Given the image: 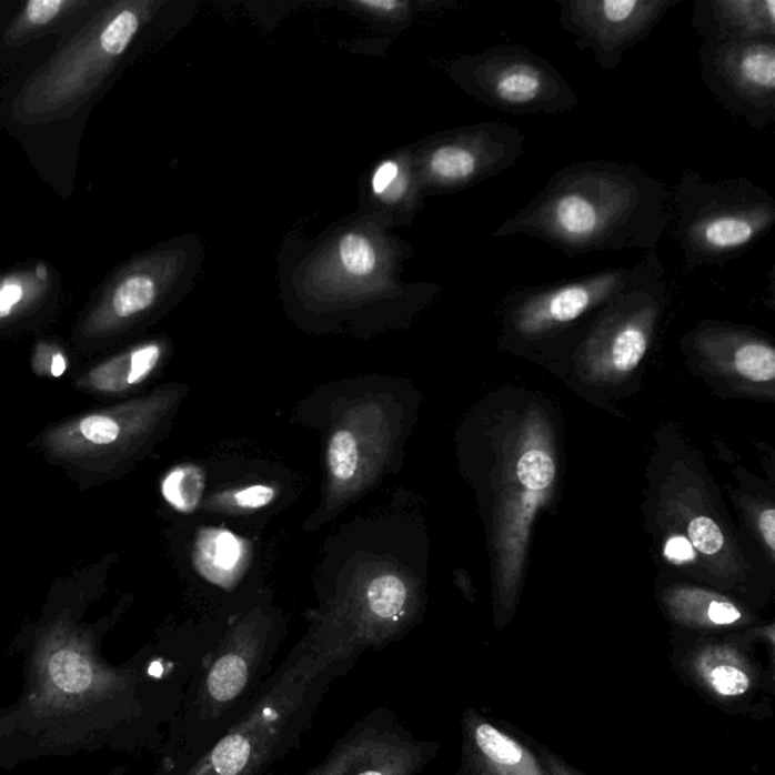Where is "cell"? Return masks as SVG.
Here are the masks:
<instances>
[{"mask_svg":"<svg viewBox=\"0 0 775 775\" xmlns=\"http://www.w3.org/2000/svg\"><path fill=\"white\" fill-rule=\"evenodd\" d=\"M177 255L160 253L128 269L79 326L85 343L102 341L123 332L155 310L178 276Z\"/></svg>","mask_w":775,"mask_h":775,"instance_id":"obj_14","label":"cell"},{"mask_svg":"<svg viewBox=\"0 0 775 775\" xmlns=\"http://www.w3.org/2000/svg\"><path fill=\"white\" fill-rule=\"evenodd\" d=\"M203 490L205 476L194 465L174 466L161 482L162 497L181 514H191L199 506Z\"/></svg>","mask_w":775,"mask_h":775,"instance_id":"obj_23","label":"cell"},{"mask_svg":"<svg viewBox=\"0 0 775 775\" xmlns=\"http://www.w3.org/2000/svg\"><path fill=\"white\" fill-rule=\"evenodd\" d=\"M339 264L350 278H370L379 265L376 245L365 233H345L339 243Z\"/></svg>","mask_w":775,"mask_h":775,"instance_id":"obj_24","label":"cell"},{"mask_svg":"<svg viewBox=\"0 0 775 775\" xmlns=\"http://www.w3.org/2000/svg\"><path fill=\"white\" fill-rule=\"evenodd\" d=\"M531 741L532 747L535 748L537 756L543 762L545 775H585L581 771L574 768L568 762L562 759L560 754L553 753L552 749L537 744L536 741Z\"/></svg>","mask_w":775,"mask_h":775,"instance_id":"obj_31","label":"cell"},{"mask_svg":"<svg viewBox=\"0 0 775 775\" xmlns=\"http://www.w3.org/2000/svg\"><path fill=\"white\" fill-rule=\"evenodd\" d=\"M355 664L310 633L274 670L255 706L173 775H272L302 745L333 683Z\"/></svg>","mask_w":775,"mask_h":775,"instance_id":"obj_2","label":"cell"},{"mask_svg":"<svg viewBox=\"0 0 775 775\" xmlns=\"http://www.w3.org/2000/svg\"><path fill=\"white\" fill-rule=\"evenodd\" d=\"M421 185L416 174L415 162L404 160H385L376 167L372 174V194L385 205L400 202L414 203L420 194Z\"/></svg>","mask_w":775,"mask_h":775,"instance_id":"obj_22","label":"cell"},{"mask_svg":"<svg viewBox=\"0 0 775 775\" xmlns=\"http://www.w3.org/2000/svg\"><path fill=\"white\" fill-rule=\"evenodd\" d=\"M358 426H344L333 433L328 447L329 477L333 490H353L364 481L370 465L372 445Z\"/></svg>","mask_w":775,"mask_h":775,"instance_id":"obj_19","label":"cell"},{"mask_svg":"<svg viewBox=\"0 0 775 775\" xmlns=\"http://www.w3.org/2000/svg\"><path fill=\"white\" fill-rule=\"evenodd\" d=\"M695 33L711 43L775 40L774 0H697Z\"/></svg>","mask_w":775,"mask_h":775,"instance_id":"obj_16","label":"cell"},{"mask_svg":"<svg viewBox=\"0 0 775 775\" xmlns=\"http://www.w3.org/2000/svg\"><path fill=\"white\" fill-rule=\"evenodd\" d=\"M519 474L523 485L533 491H540L552 485L554 476H556V469H554V462L547 453L532 450L521 457Z\"/></svg>","mask_w":775,"mask_h":775,"instance_id":"obj_25","label":"cell"},{"mask_svg":"<svg viewBox=\"0 0 775 775\" xmlns=\"http://www.w3.org/2000/svg\"><path fill=\"white\" fill-rule=\"evenodd\" d=\"M774 227V195L748 178L709 181L685 169L671 193L668 231L687 269L736 260Z\"/></svg>","mask_w":775,"mask_h":775,"instance_id":"obj_4","label":"cell"},{"mask_svg":"<svg viewBox=\"0 0 775 775\" xmlns=\"http://www.w3.org/2000/svg\"><path fill=\"white\" fill-rule=\"evenodd\" d=\"M759 529L765 543L768 544L771 552L775 548V512L773 507L762 512L759 516Z\"/></svg>","mask_w":775,"mask_h":775,"instance_id":"obj_34","label":"cell"},{"mask_svg":"<svg viewBox=\"0 0 775 775\" xmlns=\"http://www.w3.org/2000/svg\"><path fill=\"white\" fill-rule=\"evenodd\" d=\"M73 6L74 3L66 0H31L24 7L22 19H20L24 24L19 29L22 31V29L44 27L61 16L66 8Z\"/></svg>","mask_w":775,"mask_h":775,"instance_id":"obj_27","label":"cell"},{"mask_svg":"<svg viewBox=\"0 0 775 775\" xmlns=\"http://www.w3.org/2000/svg\"><path fill=\"white\" fill-rule=\"evenodd\" d=\"M453 775H545L531 741L469 707L461 715V761Z\"/></svg>","mask_w":775,"mask_h":775,"instance_id":"obj_15","label":"cell"},{"mask_svg":"<svg viewBox=\"0 0 775 775\" xmlns=\"http://www.w3.org/2000/svg\"><path fill=\"white\" fill-rule=\"evenodd\" d=\"M699 73L724 110L756 131L775 122V40L699 46Z\"/></svg>","mask_w":775,"mask_h":775,"instance_id":"obj_12","label":"cell"},{"mask_svg":"<svg viewBox=\"0 0 775 775\" xmlns=\"http://www.w3.org/2000/svg\"><path fill=\"white\" fill-rule=\"evenodd\" d=\"M682 0H560L557 23L574 37L578 50H590L603 72H614L624 56Z\"/></svg>","mask_w":775,"mask_h":775,"instance_id":"obj_13","label":"cell"},{"mask_svg":"<svg viewBox=\"0 0 775 775\" xmlns=\"http://www.w3.org/2000/svg\"><path fill=\"white\" fill-rule=\"evenodd\" d=\"M449 73L471 98L506 114L557 115L581 105V95L560 70L526 46H491L457 58Z\"/></svg>","mask_w":775,"mask_h":775,"instance_id":"obj_7","label":"cell"},{"mask_svg":"<svg viewBox=\"0 0 775 775\" xmlns=\"http://www.w3.org/2000/svg\"><path fill=\"white\" fill-rule=\"evenodd\" d=\"M149 14V3H115L27 83L16 102L20 120L43 119L89 98L127 52Z\"/></svg>","mask_w":775,"mask_h":775,"instance_id":"obj_6","label":"cell"},{"mask_svg":"<svg viewBox=\"0 0 775 775\" xmlns=\"http://www.w3.org/2000/svg\"><path fill=\"white\" fill-rule=\"evenodd\" d=\"M728 349L733 366L741 376L753 382H773L775 350L768 341L745 329L728 328Z\"/></svg>","mask_w":775,"mask_h":775,"instance_id":"obj_21","label":"cell"},{"mask_svg":"<svg viewBox=\"0 0 775 775\" xmlns=\"http://www.w3.org/2000/svg\"><path fill=\"white\" fill-rule=\"evenodd\" d=\"M173 399L174 393L158 391L149 397L83 412L46 429L37 443L46 460L74 476L111 477L152 443Z\"/></svg>","mask_w":775,"mask_h":775,"instance_id":"obj_5","label":"cell"},{"mask_svg":"<svg viewBox=\"0 0 775 775\" xmlns=\"http://www.w3.org/2000/svg\"><path fill=\"white\" fill-rule=\"evenodd\" d=\"M690 536L694 547L704 554H716L724 548V536L714 521L698 516L690 523Z\"/></svg>","mask_w":775,"mask_h":775,"instance_id":"obj_26","label":"cell"},{"mask_svg":"<svg viewBox=\"0 0 775 775\" xmlns=\"http://www.w3.org/2000/svg\"><path fill=\"white\" fill-rule=\"evenodd\" d=\"M632 266H614L574 281L529 286L503 300L507 336L523 340L552 339L598 311L628 281Z\"/></svg>","mask_w":775,"mask_h":775,"instance_id":"obj_11","label":"cell"},{"mask_svg":"<svg viewBox=\"0 0 775 775\" xmlns=\"http://www.w3.org/2000/svg\"><path fill=\"white\" fill-rule=\"evenodd\" d=\"M27 299V286L17 279H6L0 283V322L11 319Z\"/></svg>","mask_w":775,"mask_h":775,"instance_id":"obj_29","label":"cell"},{"mask_svg":"<svg viewBox=\"0 0 775 775\" xmlns=\"http://www.w3.org/2000/svg\"><path fill=\"white\" fill-rule=\"evenodd\" d=\"M666 606L671 618L687 631H731L747 626L753 620L731 600L699 591H677L666 600Z\"/></svg>","mask_w":775,"mask_h":775,"instance_id":"obj_18","label":"cell"},{"mask_svg":"<svg viewBox=\"0 0 775 775\" xmlns=\"http://www.w3.org/2000/svg\"><path fill=\"white\" fill-rule=\"evenodd\" d=\"M677 677L724 714L765 719L773 715L774 671L747 641L699 640L671 657Z\"/></svg>","mask_w":775,"mask_h":775,"instance_id":"obj_8","label":"cell"},{"mask_svg":"<svg viewBox=\"0 0 775 775\" xmlns=\"http://www.w3.org/2000/svg\"><path fill=\"white\" fill-rule=\"evenodd\" d=\"M199 570L215 585L231 586L244 564V545L227 531H207L195 547Z\"/></svg>","mask_w":775,"mask_h":775,"instance_id":"obj_20","label":"cell"},{"mask_svg":"<svg viewBox=\"0 0 775 775\" xmlns=\"http://www.w3.org/2000/svg\"><path fill=\"white\" fill-rule=\"evenodd\" d=\"M32 364L37 374L52 379L64 376L67 369H69V361H67L64 352L49 344H41L37 348Z\"/></svg>","mask_w":775,"mask_h":775,"instance_id":"obj_28","label":"cell"},{"mask_svg":"<svg viewBox=\"0 0 775 775\" xmlns=\"http://www.w3.org/2000/svg\"><path fill=\"white\" fill-rule=\"evenodd\" d=\"M665 552L666 556H668L671 561L676 562H686L693 560L694 557L691 544L687 543L686 540H683V537H671L668 545H666Z\"/></svg>","mask_w":775,"mask_h":775,"instance_id":"obj_33","label":"cell"},{"mask_svg":"<svg viewBox=\"0 0 775 775\" xmlns=\"http://www.w3.org/2000/svg\"><path fill=\"white\" fill-rule=\"evenodd\" d=\"M441 752L386 706L374 707L336 739L319 765L299 775H420Z\"/></svg>","mask_w":775,"mask_h":775,"instance_id":"obj_10","label":"cell"},{"mask_svg":"<svg viewBox=\"0 0 775 775\" xmlns=\"http://www.w3.org/2000/svg\"><path fill=\"white\" fill-rule=\"evenodd\" d=\"M281 641V620L262 610L249 612L219 637L191 677L170 724L165 775L198 759L255 706L276 670Z\"/></svg>","mask_w":775,"mask_h":775,"instance_id":"obj_3","label":"cell"},{"mask_svg":"<svg viewBox=\"0 0 775 775\" xmlns=\"http://www.w3.org/2000/svg\"><path fill=\"white\" fill-rule=\"evenodd\" d=\"M276 493L272 486L253 485L233 494L232 504L239 510L255 511L273 502Z\"/></svg>","mask_w":775,"mask_h":775,"instance_id":"obj_30","label":"cell"},{"mask_svg":"<svg viewBox=\"0 0 775 775\" xmlns=\"http://www.w3.org/2000/svg\"><path fill=\"white\" fill-rule=\"evenodd\" d=\"M164 353L165 345L158 341L135 345L94 365L78 379L77 385L83 393L99 397L131 393L157 372Z\"/></svg>","mask_w":775,"mask_h":775,"instance_id":"obj_17","label":"cell"},{"mask_svg":"<svg viewBox=\"0 0 775 775\" xmlns=\"http://www.w3.org/2000/svg\"><path fill=\"white\" fill-rule=\"evenodd\" d=\"M356 8H361L366 12L378 16H394L397 12H403L410 7V3L395 2V0H362L355 3Z\"/></svg>","mask_w":775,"mask_h":775,"instance_id":"obj_32","label":"cell"},{"mask_svg":"<svg viewBox=\"0 0 775 775\" xmlns=\"http://www.w3.org/2000/svg\"><path fill=\"white\" fill-rule=\"evenodd\" d=\"M524 150L526 135L519 128L483 122L433 137L414 162L421 189L452 193L507 172Z\"/></svg>","mask_w":775,"mask_h":775,"instance_id":"obj_9","label":"cell"},{"mask_svg":"<svg viewBox=\"0 0 775 775\" xmlns=\"http://www.w3.org/2000/svg\"><path fill=\"white\" fill-rule=\"evenodd\" d=\"M671 224V190L637 164L583 161L557 170L544 190L491 235H526L566 256L654 252Z\"/></svg>","mask_w":775,"mask_h":775,"instance_id":"obj_1","label":"cell"}]
</instances>
